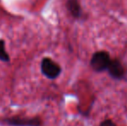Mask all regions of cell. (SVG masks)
<instances>
[{"instance_id":"6da1fadb","label":"cell","mask_w":127,"mask_h":126,"mask_svg":"<svg viewBox=\"0 0 127 126\" xmlns=\"http://www.w3.org/2000/svg\"><path fill=\"white\" fill-rule=\"evenodd\" d=\"M111 57L106 51H98L93 54L90 66L95 72L101 73L107 70L111 62Z\"/></svg>"},{"instance_id":"7a4b0ae2","label":"cell","mask_w":127,"mask_h":126,"mask_svg":"<svg viewBox=\"0 0 127 126\" xmlns=\"http://www.w3.org/2000/svg\"><path fill=\"white\" fill-rule=\"evenodd\" d=\"M41 72L49 79H55L62 73V67L49 57H45L41 61Z\"/></svg>"},{"instance_id":"3957f363","label":"cell","mask_w":127,"mask_h":126,"mask_svg":"<svg viewBox=\"0 0 127 126\" xmlns=\"http://www.w3.org/2000/svg\"><path fill=\"white\" fill-rule=\"evenodd\" d=\"M1 124L8 126H41L42 121L39 118H21L17 116L4 118Z\"/></svg>"},{"instance_id":"277c9868","label":"cell","mask_w":127,"mask_h":126,"mask_svg":"<svg viewBox=\"0 0 127 126\" xmlns=\"http://www.w3.org/2000/svg\"><path fill=\"white\" fill-rule=\"evenodd\" d=\"M107 70H108V73L111 77L115 79H123L126 74V67H124L122 62L118 59H114L111 61Z\"/></svg>"},{"instance_id":"5b68a950","label":"cell","mask_w":127,"mask_h":126,"mask_svg":"<svg viewBox=\"0 0 127 126\" xmlns=\"http://www.w3.org/2000/svg\"><path fill=\"white\" fill-rule=\"evenodd\" d=\"M67 9L69 13L74 18H80L82 15V10L79 0H67Z\"/></svg>"},{"instance_id":"8992f818","label":"cell","mask_w":127,"mask_h":126,"mask_svg":"<svg viewBox=\"0 0 127 126\" xmlns=\"http://www.w3.org/2000/svg\"><path fill=\"white\" fill-rule=\"evenodd\" d=\"M10 55L5 50V42L3 39H0V61L3 62H8L10 61Z\"/></svg>"},{"instance_id":"52a82bcc","label":"cell","mask_w":127,"mask_h":126,"mask_svg":"<svg viewBox=\"0 0 127 126\" xmlns=\"http://www.w3.org/2000/svg\"><path fill=\"white\" fill-rule=\"evenodd\" d=\"M99 126H117L116 124L111 119H105L99 125Z\"/></svg>"}]
</instances>
